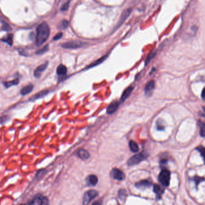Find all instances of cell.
Wrapping results in <instances>:
<instances>
[{
  "instance_id": "6da1fadb",
  "label": "cell",
  "mask_w": 205,
  "mask_h": 205,
  "mask_svg": "<svg viewBox=\"0 0 205 205\" xmlns=\"http://www.w3.org/2000/svg\"><path fill=\"white\" fill-rule=\"evenodd\" d=\"M50 34V28L48 24L45 22L41 23L37 28L36 34V45H43L49 38Z\"/></svg>"
},
{
  "instance_id": "7a4b0ae2",
  "label": "cell",
  "mask_w": 205,
  "mask_h": 205,
  "mask_svg": "<svg viewBox=\"0 0 205 205\" xmlns=\"http://www.w3.org/2000/svg\"><path fill=\"white\" fill-rule=\"evenodd\" d=\"M149 155L146 152H142L133 156L127 161V164L129 166H133L141 162L142 161L146 160L148 157Z\"/></svg>"
},
{
  "instance_id": "3957f363",
  "label": "cell",
  "mask_w": 205,
  "mask_h": 205,
  "mask_svg": "<svg viewBox=\"0 0 205 205\" xmlns=\"http://www.w3.org/2000/svg\"><path fill=\"white\" fill-rule=\"evenodd\" d=\"M159 181L163 186H168L170 181V173L167 169H162L159 173Z\"/></svg>"
},
{
  "instance_id": "277c9868",
  "label": "cell",
  "mask_w": 205,
  "mask_h": 205,
  "mask_svg": "<svg viewBox=\"0 0 205 205\" xmlns=\"http://www.w3.org/2000/svg\"><path fill=\"white\" fill-rule=\"evenodd\" d=\"M26 203L32 205H48L49 200L46 197L42 194H37L32 198V199L28 202Z\"/></svg>"
},
{
  "instance_id": "5b68a950",
  "label": "cell",
  "mask_w": 205,
  "mask_h": 205,
  "mask_svg": "<svg viewBox=\"0 0 205 205\" xmlns=\"http://www.w3.org/2000/svg\"><path fill=\"white\" fill-rule=\"evenodd\" d=\"M98 195V193L95 190H90L85 193L83 198V204L87 205L90 203L92 200L94 199Z\"/></svg>"
},
{
  "instance_id": "8992f818",
  "label": "cell",
  "mask_w": 205,
  "mask_h": 205,
  "mask_svg": "<svg viewBox=\"0 0 205 205\" xmlns=\"http://www.w3.org/2000/svg\"><path fill=\"white\" fill-rule=\"evenodd\" d=\"M111 176L115 180H118L119 181H123L125 178V174L119 169L114 168L111 171Z\"/></svg>"
},
{
  "instance_id": "52a82bcc",
  "label": "cell",
  "mask_w": 205,
  "mask_h": 205,
  "mask_svg": "<svg viewBox=\"0 0 205 205\" xmlns=\"http://www.w3.org/2000/svg\"><path fill=\"white\" fill-rule=\"evenodd\" d=\"M85 44L81 41H70L62 44V47L66 49H78L83 47Z\"/></svg>"
},
{
  "instance_id": "ba28073f",
  "label": "cell",
  "mask_w": 205,
  "mask_h": 205,
  "mask_svg": "<svg viewBox=\"0 0 205 205\" xmlns=\"http://www.w3.org/2000/svg\"><path fill=\"white\" fill-rule=\"evenodd\" d=\"M120 102L118 101H114L111 102L107 108V113L108 114H112L114 113L118 108Z\"/></svg>"
},
{
  "instance_id": "9c48e42d",
  "label": "cell",
  "mask_w": 205,
  "mask_h": 205,
  "mask_svg": "<svg viewBox=\"0 0 205 205\" xmlns=\"http://www.w3.org/2000/svg\"><path fill=\"white\" fill-rule=\"evenodd\" d=\"M47 65H48V63H45L40 66H39V67H37L36 69L34 70V75L36 78H39L40 77L41 75H42V73L43 72H44L45 70L47 68Z\"/></svg>"
},
{
  "instance_id": "30bf717a",
  "label": "cell",
  "mask_w": 205,
  "mask_h": 205,
  "mask_svg": "<svg viewBox=\"0 0 205 205\" xmlns=\"http://www.w3.org/2000/svg\"><path fill=\"white\" fill-rule=\"evenodd\" d=\"M76 155L80 158V159L83 160H88L90 158V154L88 151H87L85 149H79L76 152Z\"/></svg>"
},
{
  "instance_id": "8fae6325",
  "label": "cell",
  "mask_w": 205,
  "mask_h": 205,
  "mask_svg": "<svg viewBox=\"0 0 205 205\" xmlns=\"http://www.w3.org/2000/svg\"><path fill=\"white\" fill-rule=\"evenodd\" d=\"M49 91H47V90H43V91H40L38 93L36 94L35 95L32 96V97H31L29 99V101L30 102H34L37 99H39L40 98H42L43 97H45V96H46L48 93H49Z\"/></svg>"
},
{
  "instance_id": "7c38bea8",
  "label": "cell",
  "mask_w": 205,
  "mask_h": 205,
  "mask_svg": "<svg viewBox=\"0 0 205 205\" xmlns=\"http://www.w3.org/2000/svg\"><path fill=\"white\" fill-rule=\"evenodd\" d=\"M132 9H127L125 10L123 13L121 15V18L119 19V23L118 25H121L122 23H124L125 20H127V19L128 18V16H130L131 12H132Z\"/></svg>"
},
{
  "instance_id": "4fadbf2b",
  "label": "cell",
  "mask_w": 205,
  "mask_h": 205,
  "mask_svg": "<svg viewBox=\"0 0 205 205\" xmlns=\"http://www.w3.org/2000/svg\"><path fill=\"white\" fill-rule=\"evenodd\" d=\"M133 89H134L133 87L130 86L125 91L123 92V93L121 96V102H123L124 101H125L127 99V98L128 97V96H130L131 93L133 90Z\"/></svg>"
},
{
  "instance_id": "5bb4252c",
  "label": "cell",
  "mask_w": 205,
  "mask_h": 205,
  "mask_svg": "<svg viewBox=\"0 0 205 205\" xmlns=\"http://www.w3.org/2000/svg\"><path fill=\"white\" fill-rule=\"evenodd\" d=\"M33 88H34V87H33L32 84H28V85L25 86L24 87H23L20 91V93L22 96H25V95L31 93V91H32V90H33Z\"/></svg>"
},
{
  "instance_id": "9a60e30c",
  "label": "cell",
  "mask_w": 205,
  "mask_h": 205,
  "mask_svg": "<svg viewBox=\"0 0 205 205\" xmlns=\"http://www.w3.org/2000/svg\"><path fill=\"white\" fill-rule=\"evenodd\" d=\"M19 83V80L18 78H16V79H15V80H12V81H5V82L3 83V84H4V86L6 89H9V88H10L12 86H17Z\"/></svg>"
},
{
  "instance_id": "2e32d148",
  "label": "cell",
  "mask_w": 205,
  "mask_h": 205,
  "mask_svg": "<svg viewBox=\"0 0 205 205\" xmlns=\"http://www.w3.org/2000/svg\"><path fill=\"white\" fill-rule=\"evenodd\" d=\"M151 183L149 182L148 181L146 180H143V181H141L138 182L136 183V186L137 188L139 189H143L145 188H148L149 186H150L151 185Z\"/></svg>"
},
{
  "instance_id": "e0dca14e",
  "label": "cell",
  "mask_w": 205,
  "mask_h": 205,
  "mask_svg": "<svg viewBox=\"0 0 205 205\" xmlns=\"http://www.w3.org/2000/svg\"><path fill=\"white\" fill-rule=\"evenodd\" d=\"M155 87V82L154 81H151L147 83V84L145 86V93L148 94L150 93L151 91H152Z\"/></svg>"
},
{
  "instance_id": "ac0fdd59",
  "label": "cell",
  "mask_w": 205,
  "mask_h": 205,
  "mask_svg": "<svg viewBox=\"0 0 205 205\" xmlns=\"http://www.w3.org/2000/svg\"><path fill=\"white\" fill-rule=\"evenodd\" d=\"M87 182L91 186H95L98 182V178L95 175H90L87 178Z\"/></svg>"
},
{
  "instance_id": "d6986e66",
  "label": "cell",
  "mask_w": 205,
  "mask_h": 205,
  "mask_svg": "<svg viewBox=\"0 0 205 205\" xmlns=\"http://www.w3.org/2000/svg\"><path fill=\"white\" fill-rule=\"evenodd\" d=\"M154 192L156 194L157 196L160 199L161 195L164 193V189L159 185H155L154 186Z\"/></svg>"
},
{
  "instance_id": "ffe728a7",
  "label": "cell",
  "mask_w": 205,
  "mask_h": 205,
  "mask_svg": "<svg viewBox=\"0 0 205 205\" xmlns=\"http://www.w3.org/2000/svg\"><path fill=\"white\" fill-rule=\"evenodd\" d=\"M106 58H107V55H105V56L102 57L101 58H99L98 60H97L95 61L94 62H93V63H92V64H91L90 66H88L87 68V69L92 68H93V67H95V66H98V65H100V64H101V63H103V62L106 59Z\"/></svg>"
},
{
  "instance_id": "44dd1931",
  "label": "cell",
  "mask_w": 205,
  "mask_h": 205,
  "mask_svg": "<svg viewBox=\"0 0 205 205\" xmlns=\"http://www.w3.org/2000/svg\"><path fill=\"white\" fill-rule=\"evenodd\" d=\"M67 72V68L63 65L58 66L56 69V73L58 75H64L66 74Z\"/></svg>"
},
{
  "instance_id": "7402d4cb",
  "label": "cell",
  "mask_w": 205,
  "mask_h": 205,
  "mask_svg": "<svg viewBox=\"0 0 205 205\" xmlns=\"http://www.w3.org/2000/svg\"><path fill=\"white\" fill-rule=\"evenodd\" d=\"M129 147L131 151L133 152L136 153L139 150V147L138 144L134 141H130L129 143Z\"/></svg>"
},
{
  "instance_id": "603a6c76",
  "label": "cell",
  "mask_w": 205,
  "mask_h": 205,
  "mask_svg": "<svg viewBox=\"0 0 205 205\" xmlns=\"http://www.w3.org/2000/svg\"><path fill=\"white\" fill-rule=\"evenodd\" d=\"M199 125L200 128V134L202 137H205V124L202 121H199Z\"/></svg>"
},
{
  "instance_id": "cb8c5ba5",
  "label": "cell",
  "mask_w": 205,
  "mask_h": 205,
  "mask_svg": "<svg viewBox=\"0 0 205 205\" xmlns=\"http://www.w3.org/2000/svg\"><path fill=\"white\" fill-rule=\"evenodd\" d=\"M2 41L7 43L10 45H12L13 44V36L12 34H9L6 37L2 39Z\"/></svg>"
},
{
  "instance_id": "d4e9b609",
  "label": "cell",
  "mask_w": 205,
  "mask_h": 205,
  "mask_svg": "<svg viewBox=\"0 0 205 205\" xmlns=\"http://www.w3.org/2000/svg\"><path fill=\"white\" fill-rule=\"evenodd\" d=\"M196 150H197V151H199V152L201 156L202 157V158H203V160L205 161V148L203 146H199L197 147L196 148Z\"/></svg>"
},
{
  "instance_id": "484cf974",
  "label": "cell",
  "mask_w": 205,
  "mask_h": 205,
  "mask_svg": "<svg viewBox=\"0 0 205 205\" xmlns=\"http://www.w3.org/2000/svg\"><path fill=\"white\" fill-rule=\"evenodd\" d=\"M127 196V193L125 189H120L119 191V197L121 200H124Z\"/></svg>"
},
{
  "instance_id": "4316f807",
  "label": "cell",
  "mask_w": 205,
  "mask_h": 205,
  "mask_svg": "<svg viewBox=\"0 0 205 205\" xmlns=\"http://www.w3.org/2000/svg\"><path fill=\"white\" fill-rule=\"evenodd\" d=\"M193 181H194V182L196 183V186H197L199 185V183L205 181V178H200V177H199V176H195L193 178Z\"/></svg>"
},
{
  "instance_id": "83f0119b",
  "label": "cell",
  "mask_w": 205,
  "mask_h": 205,
  "mask_svg": "<svg viewBox=\"0 0 205 205\" xmlns=\"http://www.w3.org/2000/svg\"><path fill=\"white\" fill-rule=\"evenodd\" d=\"M9 120V117L8 115H2L0 116V125H2L6 123Z\"/></svg>"
},
{
  "instance_id": "f1b7e54d",
  "label": "cell",
  "mask_w": 205,
  "mask_h": 205,
  "mask_svg": "<svg viewBox=\"0 0 205 205\" xmlns=\"http://www.w3.org/2000/svg\"><path fill=\"white\" fill-rule=\"evenodd\" d=\"M69 25V23H68V21L67 20H63L62 22H61V28L63 29H66L67 28Z\"/></svg>"
},
{
  "instance_id": "f546056e",
  "label": "cell",
  "mask_w": 205,
  "mask_h": 205,
  "mask_svg": "<svg viewBox=\"0 0 205 205\" xmlns=\"http://www.w3.org/2000/svg\"><path fill=\"white\" fill-rule=\"evenodd\" d=\"M47 49H48V46L46 45L44 48H43L42 49L38 51L36 53L37 54H43L44 52H45L46 51H47Z\"/></svg>"
},
{
  "instance_id": "4dcf8cb0",
  "label": "cell",
  "mask_w": 205,
  "mask_h": 205,
  "mask_svg": "<svg viewBox=\"0 0 205 205\" xmlns=\"http://www.w3.org/2000/svg\"><path fill=\"white\" fill-rule=\"evenodd\" d=\"M63 36V33H58L54 37H53V40L54 41H57V40H59L60 39H61Z\"/></svg>"
},
{
  "instance_id": "1f68e13d",
  "label": "cell",
  "mask_w": 205,
  "mask_h": 205,
  "mask_svg": "<svg viewBox=\"0 0 205 205\" xmlns=\"http://www.w3.org/2000/svg\"><path fill=\"white\" fill-rule=\"evenodd\" d=\"M68 7H69V2H67L66 3L61 9V10L62 11H66L68 10Z\"/></svg>"
},
{
  "instance_id": "d6a6232c",
  "label": "cell",
  "mask_w": 205,
  "mask_h": 205,
  "mask_svg": "<svg viewBox=\"0 0 205 205\" xmlns=\"http://www.w3.org/2000/svg\"><path fill=\"white\" fill-rule=\"evenodd\" d=\"M2 28L4 30H5V31H9V30H10V27L7 25V24H4Z\"/></svg>"
},
{
  "instance_id": "836d02e7",
  "label": "cell",
  "mask_w": 205,
  "mask_h": 205,
  "mask_svg": "<svg viewBox=\"0 0 205 205\" xmlns=\"http://www.w3.org/2000/svg\"><path fill=\"white\" fill-rule=\"evenodd\" d=\"M202 97L203 100L205 101V88L203 89V91H202Z\"/></svg>"
},
{
  "instance_id": "e575fe53",
  "label": "cell",
  "mask_w": 205,
  "mask_h": 205,
  "mask_svg": "<svg viewBox=\"0 0 205 205\" xmlns=\"http://www.w3.org/2000/svg\"><path fill=\"white\" fill-rule=\"evenodd\" d=\"M167 162V160H163L161 161V164H165Z\"/></svg>"
},
{
  "instance_id": "d590c367",
  "label": "cell",
  "mask_w": 205,
  "mask_h": 205,
  "mask_svg": "<svg viewBox=\"0 0 205 205\" xmlns=\"http://www.w3.org/2000/svg\"><path fill=\"white\" fill-rule=\"evenodd\" d=\"M203 111H204L205 113V107H203Z\"/></svg>"
}]
</instances>
